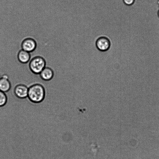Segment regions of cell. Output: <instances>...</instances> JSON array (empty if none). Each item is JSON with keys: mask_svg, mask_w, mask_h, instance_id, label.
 <instances>
[{"mask_svg": "<svg viewBox=\"0 0 159 159\" xmlns=\"http://www.w3.org/2000/svg\"><path fill=\"white\" fill-rule=\"evenodd\" d=\"M13 91L16 97L20 99H24L28 97V87L23 84H18L14 87Z\"/></svg>", "mask_w": 159, "mask_h": 159, "instance_id": "cell-4", "label": "cell"}, {"mask_svg": "<svg viewBox=\"0 0 159 159\" xmlns=\"http://www.w3.org/2000/svg\"><path fill=\"white\" fill-rule=\"evenodd\" d=\"M11 88V84L9 79V76L4 74L0 77V90L7 93Z\"/></svg>", "mask_w": 159, "mask_h": 159, "instance_id": "cell-6", "label": "cell"}, {"mask_svg": "<svg viewBox=\"0 0 159 159\" xmlns=\"http://www.w3.org/2000/svg\"><path fill=\"white\" fill-rule=\"evenodd\" d=\"M135 0H123L124 3L128 6H130L133 4Z\"/></svg>", "mask_w": 159, "mask_h": 159, "instance_id": "cell-10", "label": "cell"}, {"mask_svg": "<svg viewBox=\"0 0 159 159\" xmlns=\"http://www.w3.org/2000/svg\"><path fill=\"white\" fill-rule=\"evenodd\" d=\"M39 75L42 80L48 81L53 78L54 75V72L51 68L46 66L40 73Z\"/></svg>", "mask_w": 159, "mask_h": 159, "instance_id": "cell-7", "label": "cell"}, {"mask_svg": "<svg viewBox=\"0 0 159 159\" xmlns=\"http://www.w3.org/2000/svg\"><path fill=\"white\" fill-rule=\"evenodd\" d=\"M45 95V90L42 85L35 84L28 88L27 98L32 102L39 103L44 99Z\"/></svg>", "mask_w": 159, "mask_h": 159, "instance_id": "cell-1", "label": "cell"}, {"mask_svg": "<svg viewBox=\"0 0 159 159\" xmlns=\"http://www.w3.org/2000/svg\"><path fill=\"white\" fill-rule=\"evenodd\" d=\"M36 47L35 41L30 38L24 39L21 44L22 49L29 52L33 51Z\"/></svg>", "mask_w": 159, "mask_h": 159, "instance_id": "cell-5", "label": "cell"}, {"mask_svg": "<svg viewBox=\"0 0 159 159\" xmlns=\"http://www.w3.org/2000/svg\"><path fill=\"white\" fill-rule=\"evenodd\" d=\"M158 16L159 17V10L158 11Z\"/></svg>", "mask_w": 159, "mask_h": 159, "instance_id": "cell-11", "label": "cell"}, {"mask_svg": "<svg viewBox=\"0 0 159 159\" xmlns=\"http://www.w3.org/2000/svg\"><path fill=\"white\" fill-rule=\"evenodd\" d=\"M7 101V97L6 93L0 90V107L4 106Z\"/></svg>", "mask_w": 159, "mask_h": 159, "instance_id": "cell-9", "label": "cell"}, {"mask_svg": "<svg viewBox=\"0 0 159 159\" xmlns=\"http://www.w3.org/2000/svg\"><path fill=\"white\" fill-rule=\"evenodd\" d=\"M46 66L45 60L43 58L40 56L34 57L29 61V69L34 74H39Z\"/></svg>", "mask_w": 159, "mask_h": 159, "instance_id": "cell-2", "label": "cell"}, {"mask_svg": "<svg viewBox=\"0 0 159 159\" xmlns=\"http://www.w3.org/2000/svg\"><path fill=\"white\" fill-rule=\"evenodd\" d=\"M17 58L20 62L22 64H26L30 61V52L21 49L18 53Z\"/></svg>", "mask_w": 159, "mask_h": 159, "instance_id": "cell-8", "label": "cell"}, {"mask_svg": "<svg viewBox=\"0 0 159 159\" xmlns=\"http://www.w3.org/2000/svg\"><path fill=\"white\" fill-rule=\"evenodd\" d=\"M111 43L110 40L107 37L102 36L98 38L95 42V46L99 51L105 52L110 49Z\"/></svg>", "mask_w": 159, "mask_h": 159, "instance_id": "cell-3", "label": "cell"}]
</instances>
